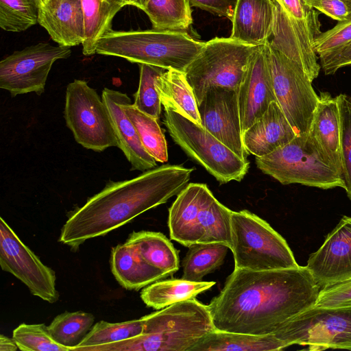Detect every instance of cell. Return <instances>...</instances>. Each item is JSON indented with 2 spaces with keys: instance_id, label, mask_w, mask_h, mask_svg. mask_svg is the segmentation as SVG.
Listing matches in <instances>:
<instances>
[{
  "instance_id": "6da1fadb",
  "label": "cell",
  "mask_w": 351,
  "mask_h": 351,
  "mask_svg": "<svg viewBox=\"0 0 351 351\" xmlns=\"http://www.w3.org/2000/svg\"><path fill=\"white\" fill-rule=\"evenodd\" d=\"M319 290L306 266L234 269L208 306L216 330L267 335L314 306Z\"/></svg>"
},
{
  "instance_id": "7a4b0ae2",
  "label": "cell",
  "mask_w": 351,
  "mask_h": 351,
  "mask_svg": "<svg viewBox=\"0 0 351 351\" xmlns=\"http://www.w3.org/2000/svg\"><path fill=\"white\" fill-rule=\"evenodd\" d=\"M193 168L164 165L123 181H109L70 215L59 241L77 249L104 236L144 212L167 202L189 184Z\"/></svg>"
},
{
  "instance_id": "3957f363",
  "label": "cell",
  "mask_w": 351,
  "mask_h": 351,
  "mask_svg": "<svg viewBox=\"0 0 351 351\" xmlns=\"http://www.w3.org/2000/svg\"><path fill=\"white\" fill-rule=\"evenodd\" d=\"M141 318V335L94 346L88 351H190L215 330L208 306L195 298L174 303Z\"/></svg>"
},
{
  "instance_id": "277c9868",
  "label": "cell",
  "mask_w": 351,
  "mask_h": 351,
  "mask_svg": "<svg viewBox=\"0 0 351 351\" xmlns=\"http://www.w3.org/2000/svg\"><path fill=\"white\" fill-rule=\"evenodd\" d=\"M204 44L185 31L112 29L98 40L96 53L184 72Z\"/></svg>"
},
{
  "instance_id": "5b68a950",
  "label": "cell",
  "mask_w": 351,
  "mask_h": 351,
  "mask_svg": "<svg viewBox=\"0 0 351 351\" xmlns=\"http://www.w3.org/2000/svg\"><path fill=\"white\" fill-rule=\"evenodd\" d=\"M231 235L234 269L267 271L299 266L285 239L247 210L232 212Z\"/></svg>"
},
{
  "instance_id": "8992f818",
  "label": "cell",
  "mask_w": 351,
  "mask_h": 351,
  "mask_svg": "<svg viewBox=\"0 0 351 351\" xmlns=\"http://www.w3.org/2000/svg\"><path fill=\"white\" fill-rule=\"evenodd\" d=\"M255 162L263 173L282 184L344 188L341 175L324 158L308 134L297 135L271 153L256 157Z\"/></svg>"
},
{
  "instance_id": "52a82bcc",
  "label": "cell",
  "mask_w": 351,
  "mask_h": 351,
  "mask_svg": "<svg viewBox=\"0 0 351 351\" xmlns=\"http://www.w3.org/2000/svg\"><path fill=\"white\" fill-rule=\"evenodd\" d=\"M258 47L230 37H215L205 42L184 71L197 105L213 86L238 89Z\"/></svg>"
},
{
  "instance_id": "ba28073f",
  "label": "cell",
  "mask_w": 351,
  "mask_h": 351,
  "mask_svg": "<svg viewBox=\"0 0 351 351\" xmlns=\"http://www.w3.org/2000/svg\"><path fill=\"white\" fill-rule=\"evenodd\" d=\"M164 124L173 141L220 184L240 182L250 162L230 150L202 126L180 113L165 109Z\"/></svg>"
},
{
  "instance_id": "9c48e42d",
  "label": "cell",
  "mask_w": 351,
  "mask_h": 351,
  "mask_svg": "<svg viewBox=\"0 0 351 351\" xmlns=\"http://www.w3.org/2000/svg\"><path fill=\"white\" fill-rule=\"evenodd\" d=\"M64 117L75 141L95 152L118 147L108 109L95 89L84 80H74L66 89Z\"/></svg>"
},
{
  "instance_id": "30bf717a",
  "label": "cell",
  "mask_w": 351,
  "mask_h": 351,
  "mask_svg": "<svg viewBox=\"0 0 351 351\" xmlns=\"http://www.w3.org/2000/svg\"><path fill=\"white\" fill-rule=\"evenodd\" d=\"M272 335L288 346L351 350V306H313L285 322Z\"/></svg>"
},
{
  "instance_id": "8fae6325",
  "label": "cell",
  "mask_w": 351,
  "mask_h": 351,
  "mask_svg": "<svg viewBox=\"0 0 351 351\" xmlns=\"http://www.w3.org/2000/svg\"><path fill=\"white\" fill-rule=\"evenodd\" d=\"M276 101L297 135L308 134L319 101L312 81L293 60L265 44Z\"/></svg>"
},
{
  "instance_id": "7c38bea8",
  "label": "cell",
  "mask_w": 351,
  "mask_h": 351,
  "mask_svg": "<svg viewBox=\"0 0 351 351\" xmlns=\"http://www.w3.org/2000/svg\"><path fill=\"white\" fill-rule=\"evenodd\" d=\"M71 53L70 47L47 43L15 51L0 62V88L12 97L33 92L40 95L53 64L68 58Z\"/></svg>"
},
{
  "instance_id": "4fadbf2b",
  "label": "cell",
  "mask_w": 351,
  "mask_h": 351,
  "mask_svg": "<svg viewBox=\"0 0 351 351\" xmlns=\"http://www.w3.org/2000/svg\"><path fill=\"white\" fill-rule=\"evenodd\" d=\"M0 265L2 270L25 284L32 295L49 303L58 300L55 271L41 262L2 217L0 218Z\"/></svg>"
},
{
  "instance_id": "5bb4252c",
  "label": "cell",
  "mask_w": 351,
  "mask_h": 351,
  "mask_svg": "<svg viewBox=\"0 0 351 351\" xmlns=\"http://www.w3.org/2000/svg\"><path fill=\"white\" fill-rule=\"evenodd\" d=\"M275 21L269 44L295 62L313 82L321 69L315 40L321 33L317 12L312 8L304 19L287 14L275 0Z\"/></svg>"
},
{
  "instance_id": "9a60e30c",
  "label": "cell",
  "mask_w": 351,
  "mask_h": 351,
  "mask_svg": "<svg viewBox=\"0 0 351 351\" xmlns=\"http://www.w3.org/2000/svg\"><path fill=\"white\" fill-rule=\"evenodd\" d=\"M202 125L240 158L246 160L243 143L238 89L213 86L197 105Z\"/></svg>"
},
{
  "instance_id": "2e32d148",
  "label": "cell",
  "mask_w": 351,
  "mask_h": 351,
  "mask_svg": "<svg viewBox=\"0 0 351 351\" xmlns=\"http://www.w3.org/2000/svg\"><path fill=\"white\" fill-rule=\"evenodd\" d=\"M306 267L320 289L351 278V217H343L310 255Z\"/></svg>"
},
{
  "instance_id": "e0dca14e",
  "label": "cell",
  "mask_w": 351,
  "mask_h": 351,
  "mask_svg": "<svg viewBox=\"0 0 351 351\" xmlns=\"http://www.w3.org/2000/svg\"><path fill=\"white\" fill-rule=\"evenodd\" d=\"M241 129L243 132L277 101L267 61L265 44L253 54L238 88Z\"/></svg>"
},
{
  "instance_id": "ac0fdd59",
  "label": "cell",
  "mask_w": 351,
  "mask_h": 351,
  "mask_svg": "<svg viewBox=\"0 0 351 351\" xmlns=\"http://www.w3.org/2000/svg\"><path fill=\"white\" fill-rule=\"evenodd\" d=\"M128 97L124 93L108 88H104L101 93L118 140V147L130 163L131 170L145 171L156 167L157 163L143 147L134 125L123 109Z\"/></svg>"
},
{
  "instance_id": "d6986e66",
  "label": "cell",
  "mask_w": 351,
  "mask_h": 351,
  "mask_svg": "<svg viewBox=\"0 0 351 351\" xmlns=\"http://www.w3.org/2000/svg\"><path fill=\"white\" fill-rule=\"evenodd\" d=\"M38 23L58 45L71 47L84 41L82 0H47L40 5Z\"/></svg>"
},
{
  "instance_id": "ffe728a7",
  "label": "cell",
  "mask_w": 351,
  "mask_h": 351,
  "mask_svg": "<svg viewBox=\"0 0 351 351\" xmlns=\"http://www.w3.org/2000/svg\"><path fill=\"white\" fill-rule=\"evenodd\" d=\"M297 134L277 101L243 132V143L247 154L266 156L292 141Z\"/></svg>"
},
{
  "instance_id": "44dd1931",
  "label": "cell",
  "mask_w": 351,
  "mask_h": 351,
  "mask_svg": "<svg viewBox=\"0 0 351 351\" xmlns=\"http://www.w3.org/2000/svg\"><path fill=\"white\" fill-rule=\"evenodd\" d=\"M274 0H237L230 38L252 45L266 44L272 36Z\"/></svg>"
},
{
  "instance_id": "7402d4cb",
  "label": "cell",
  "mask_w": 351,
  "mask_h": 351,
  "mask_svg": "<svg viewBox=\"0 0 351 351\" xmlns=\"http://www.w3.org/2000/svg\"><path fill=\"white\" fill-rule=\"evenodd\" d=\"M340 132V117L337 97H332L328 92H321L308 134L324 158L341 176Z\"/></svg>"
},
{
  "instance_id": "603a6c76",
  "label": "cell",
  "mask_w": 351,
  "mask_h": 351,
  "mask_svg": "<svg viewBox=\"0 0 351 351\" xmlns=\"http://www.w3.org/2000/svg\"><path fill=\"white\" fill-rule=\"evenodd\" d=\"M211 194L206 184L189 183L177 195L169 208L171 239L186 247L196 243L197 217Z\"/></svg>"
},
{
  "instance_id": "cb8c5ba5",
  "label": "cell",
  "mask_w": 351,
  "mask_h": 351,
  "mask_svg": "<svg viewBox=\"0 0 351 351\" xmlns=\"http://www.w3.org/2000/svg\"><path fill=\"white\" fill-rule=\"evenodd\" d=\"M110 266L118 282L129 290H138L169 276L146 262L133 246L125 243L112 247Z\"/></svg>"
},
{
  "instance_id": "d4e9b609",
  "label": "cell",
  "mask_w": 351,
  "mask_h": 351,
  "mask_svg": "<svg viewBox=\"0 0 351 351\" xmlns=\"http://www.w3.org/2000/svg\"><path fill=\"white\" fill-rule=\"evenodd\" d=\"M156 86L164 109H171L202 126L197 102L184 72L166 70L156 80Z\"/></svg>"
},
{
  "instance_id": "484cf974",
  "label": "cell",
  "mask_w": 351,
  "mask_h": 351,
  "mask_svg": "<svg viewBox=\"0 0 351 351\" xmlns=\"http://www.w3.org/2000/svg\"><path fill=\"white\" fill-rule=\"evenodd\" d=\"M288 346L272 334L254 335L213 330L193 346L190 351H274Z\"/></svg>"
},
{
  "instance_id": "4316f807",
  "label": "cell",
  "mask_w": 351,
  "mask_h": 351,
  "mask_svg": "<svg viewBox=\"0 0 351 351\" xmlns=\"http://www.w3.org/2000/svg\"><path fill=\"white\" fill-rule=\"evenodd\" d=\"M125 243L133 246L146 262L169 276L180 268L178 251L161 232H133Z\"/></svg>"
},
{
  "instance_id": "83f0119b",
  "label": "cell",
  "mask_w": 351,
  "mask_h": 351,
  "mask_svg": "<svg viewBox=\"0 0 351 351\" xmlns=\"http://www.w3.org/2000/svg\"><path fill=\"white\" fill-rule=\"evenodd\" d=\"M215 285V282H193L181 279L158 280L143 289L141 298L149 307L162 309L174 303L195 298Z\"/></svg>"
},
{
  "instance_id": "f1b7e54d",
  "label": "cell",
  "mask_w": 351,
  "mask_h": 351,
  "mask_svg": "<svg viewBox=\"0 0 351 351\" xmlns=\"http://www.w3.org/2000/svg\"><path fill=\"white\" fill-rule=\"evenodd\" d=\"M232 212L211 194L197 217L196 243H222L230 250Z\"/></svg>"
},
{
  "instance_id": "f546056e",
  "label": "cell",
  "mask_w": 351,
  "mask_h": 351,
  "mask_svg": "<svg viewBox=\"0 0 351 351\" xmlns=\"http://www.w3.org/2000/svg\"><path fill=\"white\" fill-rule=\"evenodd\" d=\"M82 4L84 19L82 53L88 56L96 53L98 40L112 29V19L122 7L110 0H82Z\"/></svg>"
},
{
  "instance_id": "4dcf8cb0",
  "label": "cell",
  "mask_w": 351,
  "mask_h": 351,
  "mask_svg": "<svg viewBox=\"0 0 351 351\" xmlns=\"http://www.w3.org/2000/svg\"><path fill=\"white\" fill-rule=\"evenodd\" d=\"M188 247L182 261V278L193 282L202 281L220 267L230 249L222 243H196Z\"/></svg>"
},
{
  "instance_id": "1f68e13d",
  "label": "cell",
  "mask_w": 351,
  "mask_h": 351,
  "mask_svg": "<svg viewBox=\"0 0 351 351\" xmlns=\"http://www.w3.org/2000/svg\"><path fill=\"white\" fill-rule=\"evenodd\" d=\"M142 10L155 29L185 31L193 22L188 0H143Z\"/></svg>"
},
{
  "instance_id": "d6a6232c",
  "label": "cell",
  "mask_w": 351,
  "mask_h": 351,
  "mask_svg": "<svg viewBox=\"0 0 351 351\" xmlns=\"http://www.w3.org/2000/svg\"><path fill=\"white\" fill-rule=\"evenodd\" d=\"M123 109L134 125L140 140L146 151L156 160L164 163L168 160L167 144L158 119L136 108L129 97Z\"/></svg>"
},
{
  "instance_id": "836d02e7",
  "label": "cell",
  "mask_w": 351,
  "mask_h": 351,
  "mask_svg": "<svg viewBox=\"0 0 351 351\" xmlns=\"http://www.w3.org/2000/svg\"><path fill=\"white\" fill-rule=\"evenodd\" d=\"M143 332L141 318L118 323L100 321L92 326L71 351H88L92 347L123 341L138 336Z\"/></svg>"
},
{
  "instance_id": "e575fe53",
  "label": "cell",
  "mask_w": 351,
  "mask_h": 351,
  "mask_svg": "<svg viewBox=\"0 0 351 351\" xmlns=\"http://www.w3.org/2000/svg\"><path fill=\"white\" fill-rule=\"evenodd\" d=\"M94 321L95 317L91 313L66 311L53 319L48 330L56 342L71 351L90 330Z\"/></svg>"
},
{
  "instance_id": "d590c367",
  "label": "cell",
  "mask_w": 351,
  "mask_h": 351,
  "mask_svg": "<svg viewBox=\"0 0 351 351\" xmlns=\"http://www.w3.org/2000/svg\"><path fill=\"white\" fill-rule=\"evenodd\" d=\"M40 0H0V27L21 32L38 23Z\"/></svg>"
},
{
  "instance_id": "8d00e7d4",
  "label": "cell",
  "mask_w": 351,
  "mask_h": 351,
  "mask_svg": "<svg viewBox=\"0 0 351 351\" xmlns=\"http://www.w3.org/2000/svg\"><path fill=\"white\" fill-rule=\"evenodd\" d=\"M140 77L138 88L134 95V106L144 113L159 119L161 101L156 89V80L166 69L147 64H138Z\"/></svg>"
},
{
  "instance_id": "74e56055",
  "label": "cell",
  "mask_w": 351,
  "mask_h": 351,
  "mask_svg": "<svg viewBox=\"0 0 351 351\" xmlns=\"http://www.w3.org/2000/svg\"><path fill=\"white\" fill-rule=\"evenodd\" d=\"M12 338L23 351H71L53 339L44 324H21L14 330Z\"/></svg>"
},
{
  "instance_id": "f35d334b",
  "label": "cell",
  "mask_w": 351,
  "mask_h": 351,
  "mask_svg": "<svg viewBox=\"0 0 351 351\" xmlns=\"http://www.w3.org/2000/svg\"><path fill=\"white\" fill-rule=\"evenodd\" d=\"M341 124L340 152L343 189L351 199V97L346 94L337 96Z\"/></svg>"
},
{
  "instance_id": "ab89813d",
  "label": "cell",
  "mask_w": 351,
  "mask_h": 351,
  "mask_svg": "<svg viewBox=\"0 0 351 351\" xmlns=\"http://www.w3.org/2000/svg\"><path fill=\"white\" fill-rule=\"evenodd\" d=\"M351 43V12L331 29L321 32L315 38V49L318 56L339 49Z\"/></svg>"
},
{
  "instance_id": "60d3db41",
  "label": "cell",
  "mask_w": 351,
  "mask_h": 351,
  "mask_svg": "<svg viewBox=\"0 0 351 351\" xmlns=\"http://www.w3.org/2000/svg\"><path fill=\"white\" fill-rule=\"evenodd\" d=\"M314 306L321 308L351 306V278L321 288Z\"/></svg>"
},
{
  "instance_id": "b9f144b4",
  "label": "cell",
  "mask_w": 351,
  "mask_h": 351,
  "mask_svg": "<svg viewBox=\"0 0 351 351\" xmlns=\"http://www.w3.org/2000/svg\"><path fill=\"white\" fill-rule=\"evenodd\" d=\"M326 75L335 74L339 69L351 66V43L334 51L318 56Z\"/></svg>"
},
{
  "instance_id": "7bdbcfd3",
  "label": "cell",
  "mask_w": 351,
  "mask_h": 351,
  "mask_svg": "<svg viewBox=\"0 0 351 351\" xmlns=\"http://www.w3.org/2000/svg\"><path fill=\"white\" fill-rule=\"evenodd\" d=\"M304 3L337 21L346 19L350 14L343 0H308Z\"/></svg>"
},
{
  "instance_id": "ee69618b",
  "label": "cell",
  "mask_w": 351,
  "mask_h": 351,
  "mask_svg": "<svg viewBox=\"0 0 351 351\" xmlns=\"http://www.w3.org/2000/svg\"><path fill=\"white\" fill-rule=\"evenodd\" d=\"M195 6L232 20L237 0H188Z\"/></svg>"
},
{
  "instance_id": "f6af8a7d",
  "label": "cell",
  "mask_w": 351,
  "mask_h": 351,
  "mask_svg": "<svg viewBox=\"0 0 351 351\" xmlns=\"http://www.w3.org/2000/svg\"><path fill=\"white\" fill-rule=\"evenodd\" d=\"M285 12L295 19H304L312 8L306 5L303 0H275Z\"/></svg>"
},
{
  "instance_id": "bcb514c9",
  "label": "cell",
  "mask_w": 351,
  "mask_h": 351,
  "mask_svg": "<svg viewBox=\"0 0 351 351\" xmlns=\"http://www.w3.org/2000/svg\"><path fill=\"white\" fill-rule=\"evenodd\" d=\"M19 349L13 338L0 335V351H16Z\"/></svg>"
},
{
  "instance_id": "7dc6e473",
  "label": "cell",
  "mask_w": 351,
  "mask_h": 351,
  "mask_svg": "<svg viewBox=\"0 0 351 351\" xmlns=\"http://www.w3.org/2000/svg\"><path fill=\"white\" fill-rule=\"evenodd\" d=\"M113 3L121 6L122 8L125 5H133L141 10L143 8V0H110Z\"/></svg>"
},
{
  "instance_id": "c3c4849f",
  "label": "cell",
  "mask_w": 351,
  "mask_h": 351,
  "mask_svg": "<svg viewBox=\"0 0 351 351\" xmlns=\"http://www.w3.org/2000/svg\"><path fill=\"white\" fill-rule=\"evenodd\" d=\"M347 5L350 12H351V0H343Z\"/></svg>"
},
{
  "instance_id": "681fc988",
  "label": "cell",
  "mask_w": 351,
  "mask_h": 351,
  "mask_svg": "<svg viewBox=\"0 0 351 351\" xmlns=\"http://www.w3.org/2000/svg\"><path fill=\"white\" fill-rule=\"evenodd\" d=\"M47 0H40L41 3H45V1H47Z\"/></svg>"
},
{
  "instance_id": "f907efd6",
  "label": "cell",
  "mask_w": 351,
  "mask_h": 351,
  "mask_svg": "<svg viewBox=\"0 0 351 351\" xmlns=\"http://www.w3.org/2000/svg\"><path fill=\"white\" fill-rule=\"evenodd\" d=\"M306 1H308V0H303L304 2Z\"/></svg>"
}]
</instances>
